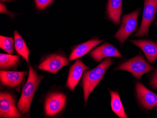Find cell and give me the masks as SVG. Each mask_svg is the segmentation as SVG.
Returning a JSON list of instances; mask_svg holds the SVG:
<instances>
[{
  "instance_id": "5",
  "label": "cell",
  "mask_w": 157,
  "mask_h": 118,
  "mask_svg": "<svg viewBox=\"0 0 157 118\" xmlns=\"http://www.w3.org/2000/svg\"><path fill=\"white\" fill-rule=\"evenodd\" d=\"M157 12V0H145L144 10L141 26L135 36H147L151 23L156 17Z\"/></svg>"
},
{
  "instance_id": "9",
  "label": "cell",
  "mask_w": 157,
  "mask_h": 118,
  "mask_svg": "<svg viewBox=\"0 0 157 118\" xmlns=\"http://www.w3.org/2000/svg\"><path fill=\"white\" fill-rule=\"evenodd\" d=\"M136 90L140 104L144 109L150 110L157 107V95L140 82L136 83Z\"/></svg>"
},
{
  "instance_id": "25",
  "label": "cell",
  "mask_w": 157,
  "mask_h": 118,
  "mask_svg": "<svg viewBox=\"0 0 157 118\" xmlns=\"http://www.w3.org/2000/svg\"><path fill=\"white\" fill-rule=\"evenodd\" d=\"M156 25H157V23H156Z\"/></svg>"
},
{
  "instance_id": "26",
  "label": "cell",
  "mask_w": 157,
  "mask_h": 118,
  "mask_svg": "<svg viewBox=\"0 0 157 118\" xmlns=\"http://www.w3.org/2000/svg\"></svg>"
},
{
  "instance_id": "22",
  "label": "cell",
  "mask_w": 157,
  "mask_h": 118,
  "mask_svg": "<svg viewBox=\"0 0 157 118\" xmlns=\"http://www.w3.org/2000/svg\"><path fill=\"white\" fill-rule=\"evenodd\" d=\"M1 13H5L6 14H9V11L7 10V8L4 4L1 3Z\"/></svg>"
},
{
  "instance_id": "13",
  "label": "cell",
  "mask_w": 157,
  "mask_h": 118,
  "mask_svg": "<svg viewBox=\"0 0 157 118\" xmlns=\"http://www.w3.org/2000/svg\"><path fill=\"white\" fill-rule=\"evenodd\" d=\"M27 72L1 71L0 78L2 84L11 88L19 86L23 80Z\"/></svg>"
},
{
  "instance_id": "7",
  "label": "cell",
  "mask_w": 157,
  "mask_h": 118,
  "mask_svg": "<svg viewBox=\"0 0 157 118\" xmlns=\"http://www.w3.org/2000/svg\"><path fill=\"white\" fill-rule=\"evenodd\" d=\"M68 64V61L65 56L59 54H54L48 55L41 62L38 68L40 70L56 74L62 68Z\"/></svg>"
},
{
  "instance_id": "24",
  "label": "cell",
  "mask_w": 157,
  "mask_h": 118,
  "mask_svg": "<svg viewBox=\"0 0 157 118\" xmlns=\"http://www.w3.org/2000/svg\"><path fill=\"white\" fill-rule=\"evenodd\" d=\"M155 110H156V111L157 112V108H156V109H155Z\"/></svg>"
},
{
  "instance_id": "11",
  "label": "cell",
  "mask_w": 157,
  "mask_h": 118,
  "mask_svg": "<svg viewBox=\"0 0 157 118\" xmlns=\"http://www.w3.org/2000/svg\"><path fill=\"white\" fill-rule=\"evenodd\" d=\"M90 55L94 60L99 62L108 57L123 58L117 48L113 45L105 43L93 50Z\"/></svg>"
},
{
  "instance_id": "6",
  "label": "cell",
  "mask_w": 157,
  "mask_h": 118,
  "mask_svg": "<svg viewBox=\"0 0 157 118\" xmlns=\"http://www.w3.org/2000/svg\"><path fill=\"white\" fill-rule=\"evenodd\" d=\"M14 96L7 92L0 94V116L1 118H20V112L15 105Z\"/></svg>"
},
{
  "instance_id": "8",
  "label": "cell",
  "mask_w": 157,
  "mask_h": 118,
  "mask_svg": "<svg viewBox=\"0 0 157 118\" xmlns=\"http://www.w3.org/2000/svg\"><path fill=\"white\" fill-rule=\"evenodd\" d=\"M66 100V96L62 93L55 92L49 94L45 101L46 114L53 116L60 112L65 107Z\"/></svg>"
},
{
  "instance_id": "15",
  "label": "cell",
  "mask_w": 157,
  "mask_h": 118,
  "mask_svg": "<svg viewBox=\"0 0 157 118\" xmlns=\"http://www.w3.org/2000/svg\"><path fill=\"white\" fill-rule=\"evenodd\" d=\"M107 10L108 17L111 21L119 25L122 13V0H108Z\"/></svg>"
},
{
  "instance_id": "3",
  "label": "cell",
  "mask_w": 157,
  "mask_h": 118,
  "mask_svg": "<svg viewBox=\"0 0 157 118\" xmlns=\"http://www.w3.org/2000/svg\"><path fill=\"white\" fill-rule=\"evenodd\" d=\"M115 70L128 71L139 80L144 74L151 72L153 67L139 55L121 64Z\"/></svg>"
},
{
  "instance_id": "21",
  "label": "cell",
  "mask_w": 157,
  "mask_h": 118,
  "mask_svg": "<svg viewBox=\"0 0 157 118\" xmlns=\"http://www.w3.org/2000/svg\"><path fill=\"white\" fill-rule=\"evenodd\" d=\"M150 84L152 87L157 89V69L151 76Z\"/></svg>"
},
{
  "instance_id": "17",
  "label": "cell",
  "mask_w": 157,
  "mask_h": 118,
  "mask_svg": "<svg viewBox=\"0 0 157 118\" xmlns=\"http://www.w3.org/2000/svg\"><path fill=\"white\" fill-rule=\"evenodd\" d=\"M110 93L111 97V107L113 112L120 118H128L119 93L113 90H110Z\"/></svg>"
},
{
  "instance_id": "19",
  "label": "cell",
  "mask_w": 157,
  "mask_h": 118,
  "mask_svg": "<svg viewBox=\"0 0 157 118\" xmlns=\"http://www.w3.org/2000/svg\"><path fill=\"white\" fill-rule=\"evenodd\" d=\"M13 44L14 39L12 37L3 36H1L0 37V48L8 53H13Z\"/></svg>"
},
{
  "instance_id": "10",
  "label": "cell",
  "mask_w": 157,
  "mask_h": 118,
  "mask_svg": "<svg viewBox=\"0 0 157 118\" xmlns=\"http://www.w3.org/2000/svg\"><path fill=\"white\" fill-rule=\"evenodd\" d=\"M90 68L84 64L81 59L77 60L69 70L68 77L67 82V87L71 91H74L76 85L80 81L82 75L85 70Z\"/></svg>"
},
{
  "instance_id": "20",
  "label": "cell",
  "mask_w": 157,
  "mask_h": 118,
  "mask_svg": "<svg viewBox=\"0 0 157 118\" xmlns=\"http://www.w3.org/2000/svg\"><path fill=\"white\" fill-rule=\"evenodd\" d=\"M53 0H35L37 8L40 10L45 8Z\"/></svg>"
},
{
  "instance_id": "12",
  "label": "cell",
  "mask_w": 157,
  "mask_h": 118,
  "mask_svg": "<svg viewBox=\"0 0 157 118\" xmlns=\"http://www.w3.org/2000/svg\"><path fill=\"white\" fill-rule=\"evenodd\" d=\"M131 42L142 49L150 63H155L157 59V43L147 40H132Z\"/></svg>"
},
{
  "instance_id": "14",
  "label": "cell",
  "mask_w": 157,
  "mask_h": 118,
  "mask_svg": "<svg viewBox=\"0 0 157 118\" xmlns=\"http://www.w3.org/2000/svg\"><path fill=\"white\" fill-rule=\"evenodd\" d=\"M103 41V40L96 38L75 47L70 55L69 61H73L82 57Z\"/></svg>"
},
{
  "instance_id": "1",
  "label": "cell",
  "mask_w": 157,
  "mask_h": 118,
  "mask_svg": "<svg viewBox=\"0 0 157 118\" xmlns=\"http://www.w3.org/2000/svg\"><path fill=\"white\" fill-rule=\"evenodd\" d=\"M41 79L32 67L30 66L28 79L23 88L21 97L17 104L20 113L25 114L29 111L34 94Z\"/></svg>"
},
{
  "instance_id": "4",
  "label": "cell",
  "mask_w": 157,
  "mask_h": 118,
  "mask_svg": "<svg viewBox=\"0 0 157 118\" xmlns=\"http://www.w3.org/2000/svg\"><path fill=\"white\" fill-rule=\"evenodd\" d=\"M139 12L140 10L137 9L129 14L122 17L121 25L114 36V37L120 41L121 44H123L128 37L137 29Z\"/></svg>"
},
{
  "instance_id": "2",
  "label": "cell",
  "mask_w": 157,
  "mask_h": 118,
  "mask_svg": "<svg viewBox=\"0 0 157 118\" xmlns=\"http://www.w3.org/2000/svg\"><path fill=\"white\" fill-rule=\"evenodd\" d=\"M113 63V60L106 59L93 70L85 72L83 76L82 86L85 104L90 93L103 79L106 71Z\"/></svg>"
},
{
  "instance_id": "16",
  "label": "cell",
  "mask_w": 157,
  "mask_h": 118,
  "mask_svg": "<svg viewBox=\"0 0 157 118\" xmlns=\"http://www.w3.org/2000/svg\"><path fill=\"white\" fill-rule=\"evenodd\" d=\"M14 48L18 54L24 58L27 63H29L30 50L25 41L17 31L14 32Z\"/></svg>"
},
{
  "instance_id": "18",
  "label": "cell",
  "mask_w": 157,
  "mask_h": 118,
  "mask_svg": "<svg viewBox=\"0 0 157 118\" xmlns=\"http://www.w3.org/2000/svg\"><path fill=\"white\" fill-rule=\"evenodd\" d=\"M19 56L1 53L0 54V68L6 70L15 67L19 61Z\"/></svg>"
},
{
  "instance_id": "23",
  "label": "cell",
  "mask_w": 157,
  "mask_h": 118,
  "mask_svg": "<svg viewBox=\"0 0 157 118\" xmlns=\"http://www.w3.org/2000/svg\"><path fill=\"white\" fill-rule=\"evenodd\" d=\"M2 1H8V0H1Z\"/></svg>"
}]
</instances>
